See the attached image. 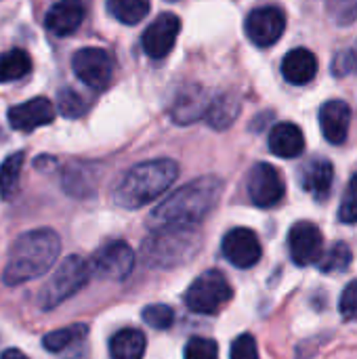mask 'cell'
Wrapping results in <instances>:
<instances>
[{"label":"cell","mask_w":357,"mask_h":359,"mask_svg":"<svg viewBox=\"0 0 357 359\" xmlns=\"http://www.w3.org/2000/svg\"><path fill=\"white\" fill-rule=\"evenodd\" d=\"M223 194V181L219 177H200L175 194H170L164 202H160L149 223L154 229L158 227H196L200 225L219 204Z\"/></svg>","instance_id":"1"},{"label":"cell","mask_w":357,"mask_h":359,"mask_svg":"<svg viewBox=\"0 0 357 359\" xmlns=\"http://www.w3.org/2000/svg\"><path fill=\"white\" fill-rule=\"evenodd\" d=\"M61 252V240L53 229H34L19 236L8 252L2 282L6 286L27 284L53 269Z\"/></svg>","instance_id":"2"},{"label":"cell","mask_w":357,"mask_h":359,"mask_svg":"<svg viewBox=\"0 0 357 359\" xmlns=\"http://www.w3.org/2000/svg\"><path fill=\"white\" fill-rule=\"evenodd\" d=\"M179 177L177 162L168 158L147 160L133 166L114 191V202L120 208L137 210L160 198Z\"/></svg>","instance_id":"3"},{"label":"cell","mask_w":357,"mask_h":359,"mask_svg":"<svg viewBox=\"0 0 357 359\" xmlns=\"http://www.w3.org/2000/svg\"><path fill=\"white\" fill-rule=\"evenodd\" d=\"M194 227H158L143 244V259L149 267L170 269L189 261L198 250Z\"/></svg>","instance_id":"4"},{"label":"cell","mask_w":357,"mask_h":359,"mask_svg":"<svg viewBox=\"0 0 357 359\" xmlns=\"http://www.w3.org/2000/svg\"><path fill=\"white\" fill-rule=\"evenodd\" d=\"M88 278H90V269L88 263H84V259L76 255L63 259L61 265L53 271V276L42 286L38 294V307L44 311L59 307L76 292H80L88 284Z\"/></svg>","instance_id":"5"},{"label":"cell","mask_w":357,"mask_h":359,"mask_svg":"<svg viewBox=\"0 0 357 359\" xmlns=\"http://www.w3.org/2000/svg\"><path fill=\"white\" fill-rule=\"evenodd\" d=\"M231 299H234V288L227 282V278L217 269L198 276L183 297L187 309L200 316L219 313Z\"/></svg>","instance_id":"6"},{"label":"cell","mask_w":357,"mask_h":359,"mask_svg":"<svg viewBox=\"0 0 357 359\" xmlns=\"http://www.w3.org/2000/svg\"><path fill=\"white\" fill-rule=\"evenodd\" d=\"M72 69L76 78L93 90H103L114 76V59L105 48L86 46L74 53Z\"/></svg>","instance_id":"7"},{"label":"cell","mask_w":357,"mask_h":359,"mask_svg":"<svg viewBox=\"0 0 357 359\" xmlns=\"http://www.w3.org/2000/svg\"><path fill=\"white\" fill-rule=\"evenodd\" d=\"M135 263H137V255L135 250L122 242V240H116V242H109L107 246L99 248L90 263H88V269L90 273L99 276V278H105V280H126L133 269H135Z\"/></svg>","instance_id":"8"},{"label":"cell","mask_w":357,"mask_h":359,"mask_svg":"<svg viewBox=\"0 0 357 359\" xmlns=\"http://www.w3.org/2000/svg\"><path fill=\"white\" fill-rule=\"evenodd\" d=\"M246 187H248V196L252 204L259 208H271L280 204L286 194V185H284L280 170L267 162H259L252 166Z\"/></svg>","instance_id":"9"},{"label":"cell","mask_w":357,"mask_h":359,"mask_svg":"<svg viewBox=\"0 0 357 359\" xmlns=\"http://www.w3.org/2000/svg\"><path fill=\"white\" fill-rule=\"evenodd\" d=\"M244 29L252 44L267 48L282 38L286 29V15L278 6H259L246 17Z\"/></svg>","instance_id":"10"},{"label":"cell","mask_w":357,"mask_h":359,"mask_svg":"<svg viewBox=\"0 0 357 359\" xmlns=\"http://www.w3.org/2000/svg\"><path fill=\"white\" fill-rule=\"evenodd\" d=\"M179 32H181V19L175 13H160L141 36V46L145 55L151 59L168 57L179 38Z\"/></svg>","instance_id":"11"},{"label":"cell","mask_w":357,"mask_h":359,"mask_svg":"<svg viewBox=\"0 0 357 359\" xmlns=\"http://www.w3.org/2000/svg\"><path fill=\"white\" fill-rule=\"evenodd\" d=\"M223 255L225 259L238 267V269H248L255 267L263 255L261 242L257 238V233L252 229L246 227H236L231 229L225 238H223Z\"/></svg>","instance_id":"12"},{"label":"cell","mask_w":357,"mask_h":359,"mask_svg":"<svg viewBox=\"0 0 357 359\" xmlns=\"http://www.w3.org/2000/svg\"><path fill=\"white\" fill-rule=\"evenodd\" d=\"M288 248H290V259L299 267H307L311 263H318L322 257L324 248V238L318 225L309 221L297 223L290 233H288Z\"/></svg>","instance_id":"13"},{"label":"cell","mask_w":357,"mask_h":359,"mask_svg":"<svg viewBox=\"0 0 357 359\" xmlns=\"http://www.w3.org/2000/svg\"><path fill=\"white\" fill-rule=\"evenodd\" d=\"M55 120V107L46 97H34L8 109V124L19 133H32Z\"/></svg>","instance_id":"14"},{"label":"cell","mask_w":357,"mask_h":359,"mask_svg":"<svg viewBox=\"0 0 357 359\" xmlns=\"http://www.w3.org/2000/svg\"><path fill=\"white\" fill-rule=\"evenodd\" d=\"M208 105H210L208 93L202 86L191 84V86H185L177 95V99H175V103L170 107V118L177 124H181V126L194 124L196 120H200V118L206 116Z\"/></svg>","instance_id":"15"},{"label":"cell","mask_w":357,"mask_h":359,"mask_svg":"<svg viewBox=\"0 0 357 359\" xmlns=\"http://www.w3.org/2000/svg\"><path fill=\"white\" fill-rule=\"evenodd\" d=\"M349 124H351V107L341 101L332 99L326 101L320 109V126L328 143L341 145L347 141L349 135Z\"/></svg>","instance_id":"16"},{"label":"cell","mask_w":357,"mask_h":359,"mask_svg":"<svg viewBox=\"0 0 357 359\" xmlns=\"http://www.w3.org/2000/svg\"><path fill=\"white\" fill-rule=\"evenodd\" d=\"M82 21H84L82 0H59L48 8V13L44 17L46 29L59 38L74 34L82 25Z\"/></svg>","instance_id":"17"},{"label":"cell","mask_w":357,"mask_h":359,"mask_svg":"<svg viewBox=\"0 0 357 359\" xmlns=\"http://www.w3.org/2000/svg\"><path fill=\"white\" fill-rule=\"evenodd\" d=\"M335 181V166L324 158L309 160L301 170V185L307 194H311L318 202H324L330 196Z\"/></svg>","instance_id":"18"},{"label":"cell","mask_w":357,"mask_h":359,"mask_svg":"<svg viewBox=\"0 0 357 359\" xmlns=\"http://www.w3.org/2000/svg\"><path fill=\"white\" fill-rule=\"evenodd\" d=\"M282 76L295 86H305L318 76V57L309 48H292L282 59Z\"/></svg>","instance_id":"19"},{"label":"cell","mask_w":357,"mask_h":359,"mask_svg":"<svg viewBox=\"0 0 357 359\" xmlns=\"http://www.w3.org/2000/svg\"><path fill=\"white\" fill-rule=\"evenodd\" d=\"M269 149L278 158H297L305 149L303 130L292 122H280L269 133Z\"/></svg>","instance_id":"20"},{"label":"cell","mask_w":357,"mask_h":359,"mask_svg":"<svg viewBox=\"0 0 357 359\" xmlns=\"http://www.w3.org/2000/svg\"><path fill=\"white\" fill-rule=\"evenodd\" d=\"M147 349V339L137 328H124L116 332L109 341L112 359H143Z\"/></svg>","instance_id":"21"},{"label":"cell","mask_w":357,"mask_h":359,"mask_svg":"<svg viewBox=\"0 0 357 359\" xmlns=\"http://www.w3.org/2000/svg\"><path fill=\"white\" fill-rule=\"evenodd\" d=\"M240 107H242V103H240L238 95H234V93H223V95L210 99V105H208L204 118L208 120V124H210L213 128L225 130V128H229V126L236 122V118L240 116Z\"/></svg>","instance_id":"22"},{"label":"cell","mask_w":357,"mask_h":359,"mask_svg":"<svg viewBox=\"0 0 357 359\" xmlns=\"http://www.w3.org/2000/svg\"><path fill=\"white\" fill-rule=\"evenodd\" d=\"M86 334H88V328L84 324H74V326H65V328H59V330L44 334L42 345L50 353H61V351L82 343L86 339Z\"/></svg>","instance_id":"23"},{"label":"cell","mask_w":357,"mask_h":359,"mask_svg":"<svg viewBox=\"0 0 357 359\" xmlns=\"http://www.w3.org/2000/svg\"><path fill=\"white\" fill-rule=\"evenodd\" d=\"M32 72V57L23 48H11L0 55V82H15Z\"/></svg>","instance_id":"24"},{"label":"cell","mask_w":357,"mask_h":359,"mask_svg":"<svg viewBox=\"0 0 357 359\" xmlns=\"http://www.w3.org/2000/svg\"><path fill=\"white\" fill-rule=\"evenodd\" d=\"M23 162H25V154L15 151L0 164V198L2 200H11L17 194Z\"/></svg>","instance_id":"25"},{"label":"cell","mask_w":357,"mask_h":359,"mask_svg":"<svg viewBox=\"0 0 357 359\" xmlns=\"http://www.w3.org/2000/svg\"><path fill=\"white\" fill-rule=\"evenodd\" d=\"M114 19L124 25H137L149 13V0H105Z\"/></svg>","instance_id":"26"},{"label":"cell","mask_w":357,"mask_h":359,"mask_svg":"<svg viewBox=\"0 0 357 359\" xmlns=\"http://www.w3.org/2000/svg\"><path fill=\"white\" fill-rule=\"evenodd\" d=\"M351 265V248L343 242H337L324 257H320L318 267L324 273H343Z\"/></svg>","instance_id":"27"},{"label":"cell","mask_w":357,"mask_h":359,"mask_svg":"<svg viewBox=\"0 0 357 359\" xmlns=\"http://www.w3.org/2000/svg\"><path fill=\"white\" fill-rule=\"evenodd\" d=\"M57 107H59L61 116L76 120V118H80L86 111L88 105H86L84 97L78 95L74 88H61L59 95H57Z\"/></svg>","instance_id":"28"},{"label":"cell","mask_w":357,"mask_h":359,"mask_svg":"<svg viewBox=\"0 0 357 359\" xmlns=\"http://www.w3.org/2000/svg\"><path fill=\"white\" fill-rule=\"evenodd\" d=\"M141 318L147 326H151L156 330H168L175 322V311L168 305L158 303V305H147L143 309Z\"/></svg>","instance_id":"29"},{"label":"cell","mask_w":357,"mask_h":359,"mask_svg":"<svg viewBox=\"0 0 357 359\" xmlns=\"http://www.w3.org/2000/svg\"><path fill=\"white\" fill-rule=\"evenodd\" d=\"M183 359H219V347L213 339L194 337L183 349Z\"/></svg>","instance_id":"30"},{"label":"cell","mask_w":357,"mask_h":359,"mask_svg":"<svg viewBox=\"0 0 357 359\" xmlns=\"http://www.w3.org/2000/svg\"><path fill=\"white\" fill-rule=\"evenodd\" d=\"M326 8L339 25H351L357 21V0H326Z\"/></svg>","instance_id":"31"},{"label":"cell","mask_w":357,"mask_h":359,"mask_svg":"<svg viewBox=\"0 0 357 359\" xmlns=\"http://www.w3.org/2000/svg\"><path fill=\"white\" fill-rule=\"evenodd\" d=\"M339 219L345 225L357 223V172L351 177V181L345 189V196H343V202L339 208Z\"/></svg>","instance_id":"32"},{"label":"cell","mask_w":357,"mask_h":359,"mask_svg":"<svg viewBox=\"0 0 357 359\" xmlns=\"http://www.w3.org/2000/svg\"><path fill=\"white\" fill-rule=\"evenodd\" d=\"M231 359H259L257 341L250 334H242L231 343Z\"/></svg>","instance_id":"33"},{"label":"cell","mask_w":357,"mask_h":359,"mask_svg":"<svg viewBox=\"0 0 357 359\" xmlns=\"http://www.w3.org/2000/svg\"><path fill=\"white\" fill-rule=\"evenodd\" d=\"M339 309H341L343 320H347V322H356L357 320V280L347 284V288L343 290Z\"/></svg>","instance_id":"34"},{"label":"cell","mask_w":357,"mask_h":359,"mask_svg":"<svg viewBox=\"0 0 357 359\" xmlns=\"http://www.w3.org/2000/svg\"><path fill=\"white\" fill-rule=\"evenodd\" d=\"M332 72L337 76H347V74H357V42L337 55L335 63H332Z\"/></svg>","instance_id":"35"},{"label":"cell","mask_w":357,"mask_h":359,"mask_svg":"<svg viewBox=\"0 0 357 359\" xmlns=\"http://www.w3.org/2000/svg\"><path fill=\"white\" fill-rule=\"evenodd\" d=\"M0 359H27V355H23L21 351H17V349H8V351H4Z\"/></svg>","instance_id":"36"}]
</instances>
